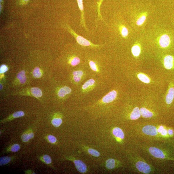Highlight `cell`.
Here are the masks:
<instances>
[{
    "instance_id": "8992f818",
    "label": "cell",
    "mask_w": 174,
    "mask_h": 174,
    "mask_svg": "<svg viewBox=\"0 0 174 174\" xmlns=\"http://www.w3.org/2000/svg\"><path fill=\"white\" fill-rule=\"evenodd\" d=\"M164 65L165 68L168 69L173 68L174 65V58L171 55L166 56L163 60Z\"/></svg>"
},
{
    "instance_id": "e575fe53",
    "label": "cell",
    "mask_w": 174,
    "mask_h": 174,
    "mask_svg": "<svg viewBox=\"0 0 174 174\" xmlns=\"http://www.w3.org/2000/svg\"><path fill=\"white\" fill-rule=\"evenodd\" d=\"M2 88V86L1 84V90Z\"/></svg>"
},
{
    "instance_id": "2e32d148",
    "label": "cell",
    "mask_w": 174,
    "mask_h": 174,
    "mask_svg": "<svg viewBox=\"0 0 174 174\" xmlns=\"http://www.w3.org/2000/svg\"><path fill=\"white\" fill-rule=\"evenodd\" d=\"M31 92L32 95L38 98L42 96V93L41 90L37 88H33L31 89Z\"/></svg>"
},
{
    "instance_id": "d590c367",
    "label": "cell",
    "mask_w": 174,
    "mask_h": 174,
    "mask_svg": "<svg viewBox=\"0 0 174 174\" xmlns=\"http://www.w3.org/2000/svg\"><path fill=\"white\" fill-rule=\"evenodd\" d=\"M25 1H28L29 0H24Z\"/></svg>"
},
{
    "instance_id": "7a4b0ae2",
    "label": "cell",
    "mask_w": 174,
    "mask_h": 174,
    "mask_svg": "<svg viewBox=\"0 0 174 174\" xmlns=\"http://www.w3.org/2000/svg\"><path fill=\"white\" fill-rule=\"evenodd\" d=\"M128 157L133 171L142 174H149L155 173V169L149 163L135 152H129Z\"/></svg>"
},
{
    "instance_id": "d6a6232c",
    "label": "cell",
    "mask_w": 174,
    "mask_h": 174,
    "mask_svg": "<svg viewBox=\"0 0 174 174\" xmlns=\"http://www.w3.org/2000/svg\"><path fill=\"white\" fill-rule=\"evenodd\" d=\"M8 68L5 65H3L0 68V73H4L7 71Z\"/></svg>"
},
{
    "instance_id": "cb8c5ba5",
    "label": "cell",
    "mask_w": 174,
    "mask_h": 174,
    "mask_svg": "<svg viewBox=\"0 0 174 174\" xmlns=\"http://www.w3.org/2000/svg\"><path fill=\"white\" fill-rule=\"evenodd\" d=\"M138 78L140 81L145 83H148L150 82V80L146 75L142 73H139L138 75Z\"/></svg>"
},
{
    "instance_id": "484cf974",
    "label": "cell",
    "mask_w": 174,
    "mask_h": 174,
    "mask_svg": "<svg viewBox=\"0 0 174 174\" xmlns=\"http://www.w3.org/2000/svg\"><path fill=\"white\" fill-rule=\"evenodd\" d=\"M88 152L90 155L96 157H99L100 155V153L99 152L95 149L89 148L88 149Z\"/></svg>"
},
{
    "instance_id": "ba28073f",
    "label": "cell",
    "mask_w": 174,
    "mask_h": 174,
    "mask_svg": "<svg viewBox=\"0 0 174 174\" xmlns=\"http://www.w3.org/2000/svg\"><path fill=\"white\" fill-rule=\"evenodd\" d=\"M84 75V73L82 70H76L73 73V80L76 83H79L82 81Z\"/></svg>"
},
{
    "instance_id": "3957f363",
    "label": "cell",
    "mask_w": 174,
    "mask_h": 174,
    "mask_svg": "<svg viewBox=\"0 0 174 174\" xmlns=\"http://www.w3.org/2000/svg\"><path fill=\"white\" fill-rule=\"evenodd\" d=\"M174 39L173 35L170 33H165L160 37L159 39L160 45L162 48L169 47L173 44Z\"/></svg>"
},
{
    "instance_id": "7c38bea8",
    "label": "cell",
    "mask_w": 174,
    "mask_h": 174,
    "mask_svg": "<svg viewBox=\"0 0 174 174\" xmlns=\"http://www.w3.org/2000/svg\"><path fill=\"white\" fill-rule=\"evenodd\" d=\"M141 115L139 108L138 107H135L130 113V118L132 120H136L139 119Z\"/></svg>"
},
{
    "instance_id": "9c48e42d",
    "label": "cell",
    "mask_w": 174,
    "mask_h": 174,
    "mask_svg": "<svg viewBox=\"0 0 174 174\" xmlns=\"http://www.w3.org/2000/svg\"><path fill=\"white\" fill-rule=\"evenodd\" d=\"M113 135L119 140H123L125 138V134L121 128L116 127L113 130Z\"/></svg>"
},
{
    "instance_id": "f546056e",
    "label": "cell",
    "mask_w": 174,
    "mask_h": 174,
    "mask_svg": "<svg viewBox=\"0 0 174 174\" xmlns=\"http://www.w3.org/2000/svg\"><path fill=\"white\" fill-rule=\"evenodd\" d=\"M21 138L23 142H28L29 140L30 139L29 133H25L23 134L21 136Z\"/></svg>"
},
{
    "instance_id": "7402d4cb",
    "label": "cell",
    "mask_w": 174,
    "mask_h": 174,
    "mask_svg": "<svg viewBox=\"0 0 174 174\" xmlns=\"http://www.w3.org/2000/svg\"><path fill=\"white\" fill-rule=\"evenodd\" d=\"M119 29L121 34L123 37L126 38L128 36L129 33L128 30L125 26H120Z\"/></svg>"
},
{
    "instance_id": "4fadbf2b",
    "label": "cell",
    "mask_w": 174,
    "mask_h": 174,
    "mask_svg": "<svg viewBox=\"0 0 174 174\" xmlns=\"http://www.w3.org/2000/svg\"><path fill=\"white\" fill-rule=\"evenodd\" d=\"M174 98V88L172 87L169 89L166 98V102L167 104H171Z\"/></svg>"
},
{
    "instance_id": "6da1fadb",
    "label": "cell",
    "mask_w": 174,
    "mask_h": 174,
    "mask_svg": "<svg viewBox=\"0 0 174 174\" xmlns=\"http://www.w3.org/2000/svg\"><path fill=\"white\" fill-rule=\"evenodd\" d=\"M169 128L163 125L152 124H144L140 127L139 131L147 138L152 139H163L170 136L169 133Z\"/></svg>"
},
{
    "instance_id": "836d02e7",
    "label": "cell",
    "mask_w": 174,
    "mask_h": 174,
    "mask_svg": "<svg viewBox=\"0 0 174 174\" xmlns=\"http://www.w3.org/2000/svg\"><path fill=\"white\" fill-rule=\"evenodd\" d=\"M103 1V0H100L99 2L98 3V17L99 18H102V16L101 15V13H100V6H101V4H102V3Z\"/></svg>"
},
{
    "instance_id": "52a82bcc",
    "label": "cell",
    "mask_w": 174,
    "mask_h": 174,
    "mask_svg": "<svg viewBox=\"0 0 174 174\" xmlns=\"http://www.w3.org/2000/svg\"><path fill=\"white\" fill-rule=\"evenodd\" d=\"M116 96V92L113 90L103 97L102 99V102L106 103H111L115 99Z\"/></svg>"
},
{
    "instance_id": "f1b7e54d",
    "label": "cell",
    "mask_w": 174,
    "mask_h": 174,
    "mask_svg": "<svg viewBox=\"0 0 174 174\" xmlns=\"http://www.w3.org/2000/svg\"><path fill=\"white\" fill-rule=\"evenodd\" d=\"M24 113L22 111L16 112L13 114L12 117L13 118H21L24 116Z\"/></svg>"
},
{
    "instance_id": "4dcf8cb0",
    "label": "cell",
    "mask_w": 174,
    "mask_h": 174,
    "mask_svg": "<svg viewBox=\"0 0 174 174\" xmlns=\"http://www.w3.org/2000/svg\"><path fill=\"white\" fill-rule=\"evenodd\" d=\"M20 146L18 144H15L13 145L11 147V151L13 152H17L20 150Z\"/></svg>"
},
{
    "instance_id": "30bf717a",
    "label": "cell",
    "mask_w": 174,
    "mask_h": 174,
    "mask_svg": "<svg viewBox=\"0 0 174 174\" xmlns=\"http://www.w3.org/2000/svg\"><path fill=\"white\" fill-rule=\"evenodd\" d=\"M95 80L92 79H90L88 80L82 86V90L83 92L88 91L92 89L93 87L95 86Z\"/></svg>"
},
{
    "instance_id": "4316f807",
    "label": "cell",
    "mask_w": 174,
    "mask_h": 174,
    "mask_svg": "<svg viewBox=\"0 0 174 174\" xmlns=\"http://www.w3.org/2000/svg\"><path fill=\"white\" fill-rule=\"evenodd\" d=\"M42 159L44 162L47 165H49L52 163L51 157L48 155H45L42 157Z\"/></svg>"
},
{
    "instance_id": "5b68a950",
    "label": "cell",
    "mask_w": 174,
    "mask_h": 174,
    "mask_svg": "<svg viewBox=\"0 0 174 174\" xmlns=\"http://www.w3.org/2000/svg\"><path fill=\"white\" fill-rule=\"evenodd\" d=\"M73 162L76 167V168L78 171L82 173H85L86 172L87 167L85 164L82 161L78 160H73Z\"/></svg>"
},
{
    "instance_id": "d6986e66",
    "label": "cell",
    "mask_w": 174,
    "mask_h": 174,
    "mask_svg": "<svg viewBox=\"0 0 174 174\" xmlns=\"http://www.w3.org/2000/svg\"><path fill=\"white\" fill-rule=\"evenodd\" d=\"M88 63L90 68L93 71L96 72L99 71L98 66L96 62L92 60H89Z\"/></svg>"
},
{
    "instance_id": "5bb4252c",
    "label": "cell",
    "mask_w": 174,
    "mask_h": 174,
    "mask_svg": "<svg viewBox=\"0 0 174 174\" xmlns=\"http://www.w3.org/2000/svg\"><path fill=\"white\" fill-rule=\"evenodd\" d=\"M140 110L141 115L144 118H149L153 116V113L145 108H142Z\"/></svg>"
},
{
    "instance_id": "ac0fdd59",
    "label": "cell",
    "mask_w": 174,
    "mask_h": 174,
    "mask_svg": "<svg viewBox=\"0 0 174 174\" xmlns=\"http://www.w3.org/2000/svg\"><path fill=\"white\" fill-rule=\"evenodd\" d=\"M69 61L70 64L73 66H76L79 64L81 62V60L78 56H74L69 59Z\"/></svg>"
},
{
    "instance_id": "ffe728a7",
    "label": "cell",
    "mask_w": 174,
    "mask_h": 174,
    "mask_svg": "<svg viewBox=\"0 0 174 174\" xmlns=\"http://www.w3.org/2000/svg\"><path fill=\"white\" fill-rule=\"evenodd\" d=\"M12 159L9 156L1 157L0 158V165L1 166L8 164L11 160Z\"/></svg>"
},
{
    "instance_id": "9a60e30c",
    "label": "cell",
    "mask_w": 174,
    "mask_h": 174,
    "mask_svg": "<svg viewBox=\"0 0 174 174\" xmlns=\"http://www.w3.org/2000/svg\"><path fill=\"white\" fill-rule=\"evenodd\" d=\"M77 1L79 8L80 11L81 12V21L82 24L84 26L85 25L84 19V13L83 11V0H76Z\"/></svg>"
},
{
    "instance_id": "e0dca14e",
    "label": "cell",
    "mask_w": 174,
    "mask_h": 174,
    "mask_svg": "<svg viewBox=\"0 0 174 174\" xmlns=\"http://www.w3.org/2000/svg\"><path fill=\"white\" fill-rule=\"evenodd\" d=\"M17 78L19 80L20 82L21 83H24L26 81V77L25 76V72L24 70L21 71L18 73L17 76Z\"/></svg>"
},
{
    "instance_id": "1f68e13d",
    "label": "cell",
    "mask_w": 174,
    "mask_h": 174,
    "mask_svg": "<svg viewBox=\"0 0 174 174\" xmlns=\"http://www.w3.org/2000/svg\"><path fill=\"white\" fill-rule=\"evenodd\" d=\"M47 138L48 141L52 143H54L57 141L56 137L52 135H49L47 137Z\"/></svg>"
},
{
    "instance_id": "44dd1931",
    "label": "cell",
    "mask_w": 174,
    "mask_h": 174,
    "mask_svg": "<svg viewBox=\"0 0 174 174\" xmlns=\"http://www.w3.org/2000/svg\"><path fill=\"white\" fill-rule=\"evenodd\" d=\"M140 47L138 45L133 46L132 48V52L134 56H138L140 53Z\"/></svg>"
},
{
    "instance_id": "d4e9b609",
    "label": "cell",
    "mask_w": 174,
    "mask_h": 174,
    "mask_svg": "<svg viewBox=\"0 0 174 174\" xmlns=\"http://www.w3.org/2000/svg\"><path fill=\"white\" fill-rule=\"evenodd\" d=\"M33 76L36 78H39L41 77L42 73L41 70L38 67L36 68L33 72Z\"/></svg>"
},
{
    "instance_id": "83f0119b",
    "label": "cell",
    "mask_w": 174,
    "mask_h": 174,
    "mask_svg": "<svg viewBox=\"0 0 174 174\" xmlns=\"http://www.w3.org/2000/svg\"><path fill=\"white\" fill-rule=\"evenodd\" d=\"M146 16L143 15L140 16L136 21V24L138 26L142 25L145 21L146 19Z\"/></svg>"
},
{
    "instance_id": "277c9868",
    "label": "cell",
    "mask_w": 174,
    "mask_h": 174,
    "mask_svg": "<svg viewBox=\"0 0 174 174\" xmlns=\"http://www.w3.org/2000/svg\"><path fill=\"white\" fill-rule=\"evenodd\" d=\"M121 165L118 160L111 158L107 160L106 163V168L110 170L118 168Z\"/></svg>"
},
{
    "instance_id": "603a6c76",
    "label": "cell",
    "mask_w": 174,
    "mask_h": 174,
    "mask_svg": "<svg viewBox=\"0 0 174 174\" xmlns=\"http://www.w3.org/2000/svg\"><path fill=\"white\" fill-rule=\"evenodd\" d=\"M62 120L61 118H56L53 119L52 121V125L55 127L57 128L61 125Z\"/></svg>"
},
{
    "instance_id": "8fae6325",
    "label": "cell",
    "mask_w": 174,
    "mask_h": 174,
    "mask_svg": "<svg viewBox=\"0 0 174 174\" xmlns=\"http://www.w3.org/2000/svg\"><path fill=\"white\" fill-rule=\"evenodd\" d=\"M72 92V90L68 87L64 86L60 89L58 91V94L60 98H64L66 95L70 94Z\"/></svg>"
}]
</instances>
